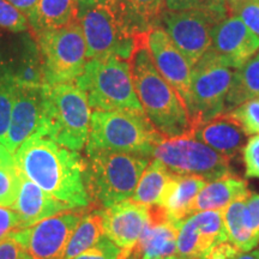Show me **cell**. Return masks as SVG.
<instances>
[{
  "mask_svg": "<svg viewBox=\"0 0 259 259\" xmlns=\"http://www.w3.org/2000/svg\"><path fill=\"white\" fill-rule=\"evenodd\" d=\"M171 171L156 158H153L142 174L131 200L147 206L157 205L164 185Z\"/></svg>",
  "mask_w": 259,
  "mask_h": 259,
  "instance_id": "obj_27",
  "label": "cell"
},
{
  "mask_svg": "<svg viewBox=\"0 0 259 259\" xmlns=\"http://www.w3.org/2000/svg\"><path fill=\"white\" fill-rule=\"evenodd\" d=\"M19 185L21 176L15 154L0 143V206L14 205Z\"/></svg>",
  "mask_w": 259,
  "mask_h": 259,
  "instance_id": "obj_30",
  "label": "cell"
},
{
  "mask_svg": "<svg viewBox=\"0 0 259 259\" xmlns=\"http://www.w3.org/2000/svg\"><path fill=\"white\" fill-rule=\"evenodd\" d=\"M0 259H25L23 247L16 239L9 235L0 240Z\"/></svg>",
  "mask_w": 259,
  "mask_h": 259,
  "instance_id": "obj_41",
  "label": "cell"
},
{
  "mask_svg": "<svg viewBox=\"0 0 259 259\" xmlns=\"http://www.w3.org/2000/svg\"><path fill=\"white\" fill-rule=\"evenodd\" d=\"M130 65L136 94L154 127L164 138L192 135L193 126L185 102L158 72L149 52L147 37L138 44Z\"/></svg>",
  "mask_w": 259,
  "mask_h": 259,
  "instance_id": "obj_2",
  "label": "cell"
},
{
  "mask_svg": "<svg viewBox=\"0 0 259 259\" xmlns=\"http://www.w3.org/2000/svg\"><path fill=\"white\" fill-rule=\"evenodd\" d=\"M83 215V212H61L11 233L10 236L22 245L25 259H60Z\"/></svg>",
  "mask_w": 259,
  "mask_h": 259,
  "instance_id": "obj_12",
  "label": "cell"
},
{
  "mask_svg": "<svg viewBox=\"0 0 259 259\" xmlns=\"http://www.w3.org/2000/svg\"><path fill=\"white\" fill-rule=\"evenodd\" d=\"M192 136L228 160L242 153L247 142V135L228 112L197 125Z\"/></svg>",
  "mask_w": 259,
  "mask_h": 259,
  "instance_id": "obj_20",
  "label": "cell"
},
{
  "mask_svg": "<svg viewBox=\"0 0 259 259\" xmlns=\"http://www.w3.org/2000/svg\"><path fill=\"white\" fill-rule=\"evenodd\" d=\"M248 194L247 183L232 173L208 181L191 204L189 216L202 211H223L234 200Z\"/></svg>",
  "mask_w": 259,
  "mask_h": 259,
  "instance_id": "obj_22",
  "label": "cell"
},
{
  "mask_svg": "<svg viewBox=\"0 0 259 259\" xmlns=\"http://www.w3.org/2000/svg\"><path fill=\"white\" fill-rule=\"evenodd\" d=\"M210 50L238 69L259 51V37L236 16H227L211 31Z\"/></svg>",
  "mask_w": 259,
  "mask_h": 259,
  "instance_id": "obj_17",
  "label": "cell"
},
{
  "mask_svg": "<svg viewBox=\"0 0 259 259\" xmlns=\"http://www.w3.org/2000/svg\"><path fill=\"white\" fill-rule=\"evenodd\" d=\"M0 28L15 34H21L30 29L27 16L18 11L8 0H0Z\"/></svg>",
  "mask_w": 259,
  "mask_h": 259,
  "instance_id": "obj_35",
  "label": "cell"
},
{
  "mask_svg": "<svg viewBox=\"0 0 259 259\" xmlns=\"http://www.w3.org/2000/svg\"><path fill=\"white\" fill-rule=\"evenodd\" d=\"M127 259H130V258H127Z\"/></svg>",
  "mask_w": 259,
  "mask_h": 259,
  "instance_id": "obj_44",
  "label": "cell"
},
{
  "mask_svg": "<svg viewBox=\"0 0 259 259\" xmlns=\"http://www.w3.org/2000/svg\"><path fill=\"white\" fill-rule=\"evenodd\" d=\"M166 10L173 12L198 10V11H209L221 16H228L226 0H166Z\"/></svg>",
  "mask_w": 259,
  "mask_h": 259,
  "instance_id": "obj_34",
  "label": "cell"
},
{
  "mask_svg": "<svg viewBox=\"0 0 259 259\" xmlns=\"http://www.w3.org/2000/svg\"><path fill=\"white\" fill-rule=\"evenodd\" d=\"M126 11L139 34L148 35L160 28L162 16L166 11V0H121Z\"/></svg>",
  "mask_w": 259,
  "mask_h": 259,
  "instance_id": "obj_29",
  "label": "cell"
},
{
  "mask_svg": "<svg viewBox=\"0 0 259 259\" xmlns=\"http://www.w3.org/2000/svg\"><path fill=\"white\" fill-rule=\"evenodd\" d=\"M228 16H236L259 37V0H226Z\"/></svg>",
  "mask_w": 259,
  "mask_h": 259,
  "instance_id": "obj_32",
  "label": "cell"
},
{
  "mask_svg": "<svg viewBox=\"0 0 259 259\" xmlns=\"http://www.w3.org/2000/svg\"><path fill=\"white\" fill-rule=\"evenodd\" d=\"M15 160L24 177L72 209L92 204L84 179L85 160L78 151L47 136L34 135L16 150Z\"/></svg>",
  "mask_w": 259,
  "mask_h": 259,
  "instance_id": "obj_1",
  "label": "cell"
},
{
  "mask_svg": "<svg viewBox=\"0 0 259 259\" xmlns=\"http://www.w3.org/2000/svg\"><path fill=\"white\" fill-rule=\"evenodd\" d=\"M242 160L245 164V176L259 179V135L247 139L242 149Z\"/></svg>",
  "mask_w": 259,
  "mask_h": 259,
  "instance_id": "obj_37",
  "label": "cell"
},
{
  "mask_svg": "<svg viewBox=\"0 0 259 259\" xmlns=\"http://www.w3.org/2000/svg\"><path fill=\"white\" fill-rule=\"evenodd\" d=\"M247 136L259 135V99L248 100L228 112Z\"/></svg>",
  "mask_w": 259,
  "mask_h": 259,
  "instance_id": "obj_33",
  "label": "cell"
},
{
  "mask_svg": "<svg viewBox=\"0 0 259 259\" xmlns=\"http://www.w3.org/2000/svg\"><path fill=\"white\" fill-rule=\"evenodd\" d=\"M17 82L14 77L0 67V143L8 132L12 107H14Z\"/></svg>",
  "mask_w": 259,
  "mask_h": 259,
  "instance_id": "obj_31",
  "label": "cell"
},
{
  "mask_svg": "<svg viewBox=\"0 0 259 259\" xmlns=\"http://www.w3.org/2000/svg\"><path fill=\"white\" fill-rule=\"evenodd\" d=\"M234 69L228 60L209 50L192 67L187 102L193 128L226 112V100Z\"/></svg>",
  "mask_w": 259,
  "mask_h": 259,
  "instance_id": "obj_9",
  "label": "cell"
},
{
  "mask_svg": "<svg viewBox=\"0 0 259 259\" xmlns=\"http://www.w3.org/2000/svg\"><path fill=\"white\" fill-rule=\"evenodd\" d=\"M227 240L222 211L192 213L179 227L173 259H200L213 245Z\"/></svg>",
  "mask_w": 259,
  "mask_h": 259,
  "instance_id": "obj_14",
  "label": "cell"
},
{
  "mask_svg": "<svg viewBox=\"0 0 259 259\" xmlns=\"http://www.w3.org/2000/svg\"><path fill=\"white\" fill-rule=\"evenodd\" d=\"M0 67L11 74L18 84L44 85L40 50L36 40L29 35L19 37L11 57L5 63H0Z\"/></svg>",
  "mask_w": 259,
  "mask_h": 259,
  "instance_id": "obj_23",
  "label": "cell"
},
{
  "mask_svg": "<svg viewBox=\"0 0 259 259\" xmlns=\"http://www.w3.org/2000/svg\"><path fill=\"white\" fill-rule=\"evenodd\" d=\"M248 196L234 200L222 211L228 241L244 252L254 250L259 245V236L248 231L242 220V212H244L246 199Z\"/></svg>",
  "mask_w": 259,
  "mask_h": 259,
  "instance_id": "obj_26",
  "label": "cell"
},
{
  "mask_svg": "<svg viewBox=\"0 0 259 259\" xmlns=\"http://www.w3.org/2000/svg\"><path fill=\"white\" fill-rule=\"evenodd\" d=\"M226 17L198 10L181 12L166 10L161 23L163 24V30L193 67L210 50L213 27Z\"/></svg>",
  "mask_w": 259,
  "mask_h": 259,
  "instance_id": "obj_11",
  "label": "cell"
},
{
  "mask_svg": "<svg viewBox=\"0 0 259 259\" xmlns=\"http://www.w3.org/2000/svg\"><path fill=\"white\" fill-rule=\"evenodd\" d=\"M153 158L179 176H197L212 181L231 174V160L192 135L163 138L155 148Z\"/></svg>",
  "mask_w": 259,
  "mask_h": 259,
  "instance_id": "obj_10",
  "label": "cell"
},
{
  "mask_svg": "<svg viewBox=\"0 0 259 259\" xmlns=\"http://www.w3.org/2000/svg\"><path fill=\"white\" fill-rule=\"evenodd\" d=\"M259 99V51L234 70L226 100V112H231L248 100Z\"/></svg>",
  "mask_w": 259,
  "mask_h": 259,
  "instance_id": "obj_25",
  "label": "cell"
},
{
  "mask_svg": "<svg viewBox=\"0 0 259 259\" xmlns=\"http://www.w3.org/2000/svg\"><path fill=\"white\" fill-rule=\"evenodd\" d=\"M147 45L158 72L176 89L187 106L192 77L189 61L161 28H155L149 32Z\"/></svg>",
  "mask_w": 259,
  "mask_h": 259,
  "instance_id": "obj_16",
  "label": "cell"
},
{
  "mask_svg": "<svg viewBox=\"0 0 259 259\" xmlns=\"http://www.w3.org/2000/svg\"><path fill=\"white\" fill-rule=\"evenodd\" d=\"M239 252L240 250L232 242L221 241L210 247L200 259H234Z\"/></svg>",
  "mask_w": 259,
  "mask_h": 259,
  "instance_id": "obj_40",
  "label": "cell"
},
{
  "mask_svg": "<svg viewBox=\"0 0 259 259\" xmlns=\"http://www.w3.org/2000/svg\"><path fill=\"white\" fill-rule=\"evenodd\" d=\"M76 84L94 111L144 113L135 90L130 60L118 56L89 59Z\"/></svg>",
  "mask_w": 259,
  "mask_h": 259,
  "instance_id": "obj_7",
  "label": "cell"
},
{
  "mask_svg": "<svg viewBox=\"0 0 259 259\" xmlns=\"http://www.w3.org/2000/svg\"><path fill=\"white\" fill-rule=\"evenodd\" d=\"M44 85L18 84L4 144L11 153L40 132L44 111Z\"/></svg>",
  "mask_w": 259,
  "mask_h": 259,
  "instance_id": "obj_15",
  "label": "cell"
},
{
  "mask_svg": "<svg viewBox=\"0 0 259 259\" xmlns=\"http://www.w3.org/2000/svg\"><path fill=\"white\" fill-rule=\"evenodd\" d=\"M180 225L168 219L158 205L150 206V221L128 258L173 259Z\"/></svg>",
  "mask_w": 259,
  "mask_h": 259,
  "instance_id": "obj_18",
  "label": "cell"
},
{
  "mask_svg": "<svg viewBox=\"0 0 259 259\" xmlns=\"http://www.w3.org/2000/svg\"><path fill=\"white\" fill-rule=\"evenodd\" d=\"M163 138L144 113L94 111L85 149L87 154L114 151L153 157Z\"/></svg>",
  "mask_w": 259,
  "mask_h": 259,
  "instance_id": "obj_5",
  "label": "cell"
},
{
  "mask_svg": "<svg viewBox=\"0 0 259 259\" xmlns=\"http://www.w3.org/2000/svg\"><path fill=\"white\" fill-rule=\"evenodd\" d=\"M124 251L116 246L111 239L103 235L95 245L85 250L73 259H121Z\"/></svg>",
  "mask_w": 259,
  "mask_h": 259,
  "instance_id": "obj_36",
  "label": "cell"
},
{
  "mask_svg": "<svg viewBox=\"0 0 259 259\" xmlns=\"http://www.w3.org/2000/svg\"><path fill=\"white\" fill-rule=\"evenodd\" d=\"M87 156V190L92 203L101 208L131 199L142 174L153 160L143 155L114 151H94Z\"/></svg>",
  "mask_w": 259,
  "mask_h": 259,
  "instance_id": "obj_6",
  "label": "cell"
},
{
  "mask_svg": "<svg viewBox=\"0 0 259 259\" xmlns=\"http://www.w3.org/2000/svg\"><path fill=\"white\" fill-rule=\"evenodd\" d=\"M96 210L103 234L124 251L121 259H127L150 221V206L130 199Z\"/></svg>",
  "mask_w": 259,
  "mask_h": 259,
  "instance_id": "obj_13",
  "label": "cell"
},
{
  "mask_svg": "<svg viewBox=\"0 0 259 259\" xmlns=\"http://www.w3.org/2000/svg\"><path fill=\"white\" fill-rule=\"evenodd\" d=\"M234 259H259V250L254 248L252 251H240Z\"/></svg>",
  "mask_w": 259,
  "mask_h": 259,
  "instance_id": "obj_43",
  "label": "cell"
},
{
  "mask_svg": "<svg viewBox=\"0 0 259 259\" xmlns=\"http://www.w3.org/2000/svg\"><path fill=\"white\" fill-rule=\"evenodd\" d=\"M41 54L44 84L76 83L88 56L82 29L77 21L35 35Z\"/></svg>",
  "mask_w": 259,
  "mask_h": 259,
  "instance_id": "obj_8",
  "label": "cell"
},
{
  "mask_svg": "<svg viewBox=\"0 0 259 259\" xmlns=\"http://www.w3.org/2000/svg\"><path fill=\"white\" fill-rule=\"evenodd\" d=\"M78 0H38L28 16L32 36L53 30L77 21Z\"/></svg>",
  "mask_w": 259,
  "mask_h": 259,
  "instance_id": "obj_24",
  "label": "cell"
},
{
  "mask_svg": "<svg viewBox=\"0 0 259 259\" xmlns=\"http://www.w3.org/2000/svg\"><path fill=\"white\" fill-rule=\"evenodd\" d=\"M21 185L12 209L19 218V229L29 228L44 220L72 210L69 204L51 196L40 186L29 180L19 171Z\"/></svg>",
  "mask_w": 259,
  "mask_h": 259,
  "instance_id": "obj_19",
  "label": "cell"
},
{
  "mask_svg": "<svg viewBox=\"0 0 259 259\" xmlns=\"http://www.w3.org/2000/svg\"><path fill=\"white\" fill-rule=\"evenodd\" d=\"M77 22L88 60L107 56L130 60L139 42L147 37L136 29L121 0H78Z\"/></svg>",
  "mask_w": 259,
  "mask_h": 259,
  "instance_id": "obj_3",
  "label": "cell"
},
{
  "mask_svg": "<svg viewBox=\"0 0 259 259\" xmlns=\"http://www.w3.org/2000/svg\"><path fill=\"white\" fill-rule=\"evenodd\" d=\"M8 2L11 5H14L18 11L27 16L28 18V16L31 14L32 10L37 5L38 0H8Z\"/></svg>",
  "mask_w": 259,
  "mask_h": 259,
  "instance_id": "obj_42",
  "label": "cell"
},
{
  "mask_svg": "<svg viewBox=\"0 0 259 259\" xmlns=\"http://www.w3.org/2000/svg\"><path fill=\"white\" fill-rule=\"evenodd\" d=\"M44 111L40 132L73 151L83 150L89 137L88 97L76 83L44 84Z\"/></svg>",
  "mask_w": 259,
  "mask_h": 259,
  "instance_id": "obj_4",
  "label": "cell"
},
{
  "mask_svg": "<svg viewBox=\"0 0 259 259\" xmlns=\"http://www.w3.org/2000/svg\"><path fill=\"white\" fill-rule=\"evenodd\" d=\"M16 231H19V218L10 206H0V240Z\"/></svg>",
  "mask_w": 259,
  "mask_h": 259,
  "instance_id": "obj_39",
  "label": "cell"
},
{
  "mask_svg": "<svg viewBox=\"0 0 259 259\" xmlns=\"http://www.w3.org/2000/svg\"><path fill=\"white\" fill-rule=\"evenodd\" d=\"M242 220L246 228L259 236V194H250L247 197Z\"/></svg>",
  "mask_w": 259,
  "mask_h": 259,
  "instance_id": "obj_38",
  "label": "cell"
},
{
  "mask_svg": "<svg viewBox=\"0 0 259 259\" xmlns=\"http://www.w3.org/2000/svg\"><path fill=\"white\" fill-rule=\"evenodd\" d=\"M208 180L197 176L171 173L164 185L157 205L173 222L181 223L189 216L191 204Z\"/></svg>",
  "mask_w": 259,
  "mask_h": 259,
  "instance_id": "obj_21",
  "label": "cell"
},
{
  "mask_svg": "<svg viewBox=\"0 0 259 259\" xmlns=\"http://www.w3.org/2000/svg\"><path fill=\"white\" fill-rule=\"evenodd\" d=\"M102 222L97 210L84 213L82 220L77 226L76 231L67 242L66 247L60 259H73L85 250L95 245L102 236Z\"/></svg>",
  "mask_w": 259,
  "mask_h": 259,
  "instance_id": "obj_28",
  "label": "cell"
}]
</instances>
